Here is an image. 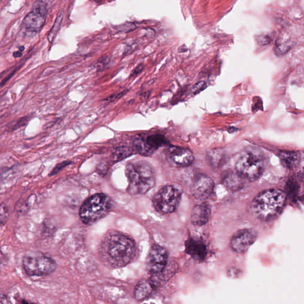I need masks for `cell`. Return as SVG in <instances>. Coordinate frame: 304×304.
Returning <instances> with one entry per match:
<instances>
[{
    "label": "cell",
    "instance_id": "obj_24",
    "mask_svg": "<svg viewBox=\"0 0 304 304\" xmlns=\"http://www.w3.org/2000/svg\"><path fill=\"white\" fill-rule=\"evenodd\" d=\"M130 154H131V149L128 148H121L120 149H118L114 156L116 159H121L130 155Z\"/></svg>",
    "mask_w": 304,
    "mask_h": 304
},
{
    "label": "cell",
    "instance_id": "obj_15",
    "mask_svg": "<svg viewBox=\"0 0 304 304\" xmlns=\"http://www.w3.org/2000/svg\"><path fill=\"white\" fill-rule=\"evenodd\" d=\"M210 207L206 203L195 206L192 211L191 221L195 226H203L207 223L211 217Z\"/></svg>",
    "mask_w": 304,
    "mask_h": 304
},
{
    "label": "cell",
    "instance_id": "obj_31",
    "mask_svg": "<svg viewBox=\"0 0 304 304\" xmlns=\"http://www.w3.org/2000/svg\"><path fill=\"white\" fill-rule=\"evenodd\" d=\"M0 304H10L9 301L6 296L4 295H0Z\"/></svg>",
    "mask_w": 304,
    "mask_h": 304
},
{
    "label": "cell",
    "instance_id": "obj_9",
    "mask_svg": "<svg viewBox=\"0 0 304 304\" xmlns=\"http://www.w3.org/2000/svg\"><path fill=\"white\" fill-rule=\"evenodd\" d=\"M257 239V233L254 229H241L235 232L232 237L231 248L237 253H243L253 244Z\"/></svg>",
    "mask_w": 304,
    "mask_h": 304
},
{
    "label": "cell",
    "instance_id": "obj_17",
    "mask_svg": "<svg viewBox=\"0 0 304 304\" xmlns=\"http://www.w3.org/2000/svg\"><path fill=\"white\" fill-rule=\"evenodd\" d=\"M153 285L149 281L143 280L137 284L135 289V298L138 301L146 299L152 293Z\"/></svg>",
    "mask_w": 304,
    "mask_h": 304
},
{
    "label": "cell",
    "instance_id": "obj_8",
    "mask_svg": "<svg viewBox=\"0 0 304 304\" xmlns=\"http://www.w3.org/2000/svg\"><path fill=\"white\" fill-rule=\"evenodd\" d=\"M48 12L47 2L43 1L34 2L32 9L27 14L22 22L25 30L29 32L38 33L44 27Z\"/></svg>",
    "mask_w": 304,
    "mask_h": 304
},
{
    "label": "cell",
    "instance_id": "obj_19",
    "mask_svg": "<svg viewBox=\"0 0 304 304\" xmlns=\"http://www.w3.org/2000/svg\"><path fill=\"white\" fill-rule=\"evenodd\" d=\"M225 159V154L222 151L214 150L208 154L209 163L214 168H219L222 166Z\"/></svg>",
    "mask_w": 304,
    "mask_h": 304
},
{
    "label": "cell",
    "instance_id": "obj_4",
    "mask_svg": "<svg viewBox=\"0 0 304 304\" xmlns=\"http://www.w3.org/2000/svg\"><path fill=\"white\" fill-rule=\"evenodd\" d=\"M111 201L107 195H94L82 205L80 210V218L86 224H92L105 217L111 210Z\"/></svg>",
    "mask_w": 304,
    "mask_h": 304
},
{
    "label": "cell",
    "instance_id": "obj_11",
    "mask_svg": "<svg viewBox=\"0 0 304 304\" xmlns=\"http://www.w3.org/2000/svg\"><path fill=\"white\" fill-rule=\"evenodd\" d=\"M168 262V252L164 248L154 245L150 249L147 258V268L149 272L158 274L165 268Z\"/></svg>",
    "mask_w": 304,
    "mask_h": 304
},
{
    "label": "cell",
    "instance_id": "obj_27",
    "mask_svg": "<svg viewBox=\"0 0 304 304\" xmlns=\"http://www.w3.org/2000/svg\"><path fill=\"white\" fill-rule=\"evenodd\" d=\"M127 90H125L124 91H122V92H120L119 93L112 94L110 96L107 97L104 99V101L107 102H112L115 101L117 99H119L121 98L122 96H124L126 93L128 92Z\"/></svg>",
    "mask_w": 304,
    "mask_h": 304
},
{
    "label": "cell",
    "instance_id": "obj_6",
    "mask_svg": "<svg viewBox=\"0 0 304 304\" xmlns=\"http://www.w3.org/2000/svg\"><path fill=\"white\" fill-rule=\"evenodd\" d=\"M182 192L174 185H167L160 189L153 198V204L156 211L162 214L173 213L182 200Z\"/></svg>",
    "mask_w": 304,
    "mask_h": 304
},
{
    "label": "cell",
    "instance_id": "obj_13",
    "mask_svg": "<svg viewBox=\"0 0 304 304\" xmlns=\"http://www.w3.org/2000/svg\"><path fill=\"white\" fill-rule=\"evenodd\" d=\"M169 158L179 166L190 165L194 160L193 153L188 149L173 146L168 149Z\"/></svg>",
    "mask_w": 304,
    "mask_h": 304
},
{
    "label": "cell",
    "instance_id": "obj_26",
    "mask_svg": "<svg viewBox=\"0 0 304 304\" xmlns=\"http://www.w3.org/2000/svg\"><path fill=\"white\" fill-rule=\"evenodd\" d=\"M257 41L258 44L261 46H265L269 44L272 41V39L268 35H260L257 36Z\"/></svg>",
    "mask_w": 304,
    "mask_h": 304
},
{
    "label": "cell",
    "instance_id": "obj_1",
    "mask_svg": "<svg viewBox=\"0 0 304 304\" xmlns=\"http://www.w3.org/2000/svg\"><path fill=\"white\" fill-rule=\"evenodd\" d=\"M136 251L133 241L117 232L106 235L100 247V254L103 260L114 268L128 265L134 259Z\"/></svg>",
    "mask_w": 304,
    "mask_h": 304
},
{
    "label": "cell",
    "instance_id": "obj_32",
    "mask_svg": "<svg viewBox=\"0 0 304 304\" xmlns=\"http://www.w3.org/2000/svg\"><path fill=\"white\" fill-rule=\"evenodd\" d=\"M20 304H36L35 303H31L30 301H29L25 300H22L20 303Z\"/></svg>",
    "mask_w": 304,
    "mask_h": 304
},
{
    "label": "cell",
    "instance_id": "obj_28",
    "mask_svg": "<svg viewBox=\"0 0 304 304\" xmlns=\"http://www.w3.org/2000/svg\"><path fill=\"white\" fill-rule=\"evenodd\" d=\"M206 86V83L204 81H201L199 83H197L196 85H194V87L193 89V91L194 94H196L197 93H199L200 91L204 90Z\"/></svg>",
    "mask_w": 304,
    "mask_h": 304
},
{
    "label": "cell",
    "instance_id": "obj_7",
    "mask_svg": "<svg viewBox=\"0 0 304 304\" xmlns=\"http://www.w3.org/2000/svg\"><path fill=\"white\" fill-rule=\"evenodd\" d=\"M23 266L29 276L38 277L52 274L57 267L55 261L41 253L27 254L23 260Z\"/></svg>",
    "mask_w": 304,
    "mask_h": 304
},
{
    "label": "cell",
    "instance_id": "obj_21",
    "mask_svg": "<svg viewBox=\"0 0 304 304\" xmlns=\"http://www.w3.org/2000/svg\"><path fill=\"white\" fill-rule=\"evenodd\" d=\"M290 49L291 45H289V43L282 42L280 40H277L275 44L274 53L278 56H282L288 52Z\"/></svg>",
    "mask_w": 304,
    "mask_h": 304
},
{
    "label": "cell",
    "instance_id": "obj_5",
    "mask_svg": "<svg viewBox=\"0 0 304 304\" xmlns=\"http://www.w3.org/2000/svg\"><path fill=\"white\" fill-rule=\"evenodd\" d=\"M265 170L263 158L253 150L243 152L235 165V171L243 180L253 182L262 176Z\"/></svg>",
    "mask_w": 304,
    "mask_h": 304
},
{
    "label": "cell",
    "instance_id": "obj_14",
    "mask_svg": "<svg viewBox=\"0 0 304 304\" xmlns=\"http://www.w3.org/2000/svg\"><path fill=\"white\" fill-rule=\"evenodd\" d=\"M186 252L195 260L202 261L205 259L207 248L202 241L190 238L185 243Z\"/></svg>",
    "mask_w": 304,
    "mask_h": 304
},
{
    "label": "cell",
    "instance_id": "obj_18",
    "mask_svg": "<svg viewBox=\"0 0 304 304\" xmlns=\"http://www.w3.org/2000/svg\"><path fill=\"white\" fill-rule=\"evenodd\" d=\"M280 157L284 165L289 169L296 167L300 161L299 154L294 152H281Z\"/></svg>",
    "mask_w": 304,
    "mask_h": 304
},
{
    "label": "cell",
    "instance_id": "obj_22",
    "mask_svg": "<svg viewBox=\"0 0 304 304\" xmlns=\"http://www.w3.org/2000/svg\"><path fill=\"white\" fill-rule=\"evenodd\" d=\"M10 217V210L5 203L0 205V225L6 224Z\"/></svg>",
    "mask_w": 304,
    "mask_h": 304
},
{
    "label": "cell",
    "instance_id": "obj_30",
    "mask_svg": "<svg viewBox=\"0 0 304 304\" xmlns=\"http://www.w3.org/2000/svg\"><path fill=\"white\" fill-rule=\"evenodd\" d=\"M25 49L24 46H21V47H20L19 50L15 51V52H14L13 54V56L14 58L18 59L19 58V57H21L23 56V52H24Z\"/></svg>",
    "mask_w": 304,
    "mask_h": 304
},
{
    "label": "cell",
    "instance_id": "obj_16",
    "mask_svg": "<svg viewBox=\"0 0 304 304\" xmlns=\"http://www.w3.org/2000/svg\"><path fill=\"white\" fill-rule=\"evenodd\" d=\"M222 180L223 184L232 191H239L244 185L245 180L236 171H226Z\"/></svg>",
    "mask_w": 304,
    "mask_h": 304
},
{
    "label": "cell",
    "instance_id": "obj_23",
    "mask_svg": "<svg viewBox=\"0 0 304 304\" xmlns=\"http://www.w3.org/2000/svg\"><path fill=\"white\" fill-rule=\"evenodd\" d=\"M30 120V116L22 117L21 119L17 120V121L11 122L8 127V130L10 131L18 130V129L27 125Z\"/></svg>",
    "mask_w": 304,
    "mask_h": 304
},
{
    "label": "cell",
    "instance_id": "obj_12",
    "mask_svg": "<svg viewBox=\"0 0 304 304\" xmlns=\"http://www.w3.org/2000/svg\"><path fill=\"white\" fill-rule=\"evenodd\" d=\"M165 137L161 134H153L145 140L139 139L135 143V148L139 153L145 156L151 155L159 148L167 143Z\"/></svg>",
    "mask_w": 304,
    "mask_h": 304
},
{
    "label": "cell",
    "instance_id": "obj_10",
    "mask_svg": "<svg viewBox=\"0 0 304 304\" xmlns=\"http://www.w3.org/2000/svg\"><path fill=\"white\" fill-rule=\"evenodd\" d=\"M214 183L213 180L206 175L199 174L194 177L191 191L196 199L205 200L213 193Z\"/></svg>",
    "mask_w": 304,
    "mask_h": 304
},
{
    "label": "cell",
    "instance_id": "obj_2",
    "mask_svg": "<svg viewBox=\"0 0 304 304\" xmlns=\"http://www.w3.org/2000/svg\"><path fill=\"white\" fill-rule=\"evenodd\" d=\"M286 199V194L282 190L271 189L263 191L252 203V213L264 221L274 219L282 212Z\"/></svg>",
    "mask_w": 304,
    "mask_h": 304
},
{
    "label": "cell",
    "instance_id": "obj_3",
    "mask_svg": "<svg viewBox=\"0 0 304 304\" xmlns=\"http://www.w3.org/2000/svg\"><path fill=\"white\" fill-rule=\"evenodd\" d=\"M125 172L128 181V191L131 194H145L155 185V175L148 162L129 163Z\"/></svg>",
    "mask_w": 304,
    "mask_h": 304
},
{
    "label": "cell",
    "instance_id": "obj_25",
    "mask_svg": "<svg viewBox=\"0 0 304 304\" xmlns=\"http://www.w3.org/2000/svg\"><path fill=\"white\" fill-rule=\"evenodd\" d=\"M70 163L71 162L69 161H64L59 163V164H57L56 166V167H54L53 170L51 171L49 176H54V175H56L59 173L62 170V169H64L65 167H66V166L69 165Z\"/></svg>",
    "mask_w": 304,
    "mask_h": 304
},
{
    "label": "cell",
    "instance_id": "obj_20",
    "mask_svg": "<svg viewBox=\"0 0 304 304\" xmlns=\"http://www.w3.org/2000/svg\"><path fill=\"white\" fill-rule=\"evenodd\" d=\"M64 11L61 10L57 15L55 22L52 28L48 34V41L53 44L54 40H55L57 34L61 28L63 19H64Z\"/></svg>",
    "mask_w": 304,
    "mask_h": 304
},
{
    "label": "cell",
    "instance_id": "obj_29",
    "mask_svg": "<svg viewBox=\"0 0 304 304\" xmlns=\"http://www.w3.org/2000/svg\"><path fill=\"white\" fill-rule=\"evenodd\" d=\"M145 65L143 64H140L137 66L136 68L133 71V72L130 74V77H136L142 72L144 69Z\"/></svg>",
    "mask_w": 304,
    "mask_h": 304
}]
</instances>
